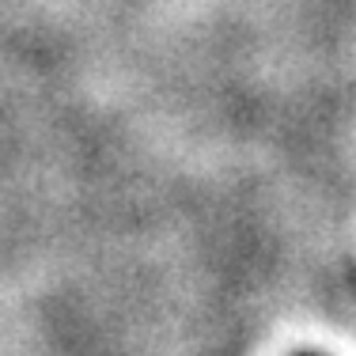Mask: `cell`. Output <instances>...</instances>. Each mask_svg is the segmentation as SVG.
I'll return each mask as SVG.
<instances>
[{
	"label": "cell",
	"mask_w": 356,
	"mask_h": 356,
	"mask_svg": "<svg viewBox=\"0 0 356 356\" xmlns=\"http://www.w3.org/2000/svg\"><path fill=\"white\" fill-rule=\"evenodd\" d=\"M307 356H315V353H307Z\"/></svg>",
	"instance_id": "1"
}]
</instances>
